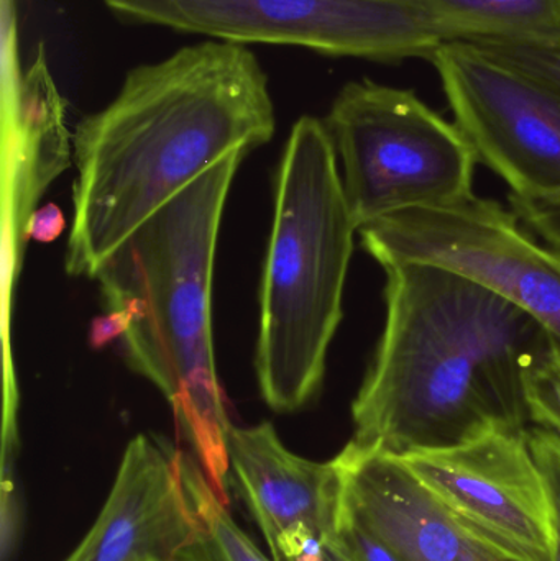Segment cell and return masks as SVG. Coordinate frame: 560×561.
I'll return each instance as SVG.
<instances>
[{
  "instance_id": "15",
  "label": "cell",
  "mask_w": 560,
  "mask_h": 561,
  "mask_svg": "<svg viewBox=\"0 0 560 561\" xmlns=\"http://www.w3.org/2000/svg\"><path fill=\"white\" fill-rule=\"evenodd\" d=\"M181 473L216 561H273L237 526L194 455L180 450Z\"/></svg>"
},
{
  "instance_id": "5",
  "label": "cell",
  "mask_w": 560,
  "mask_h": 561,
  "mask_svg": "<svg viewBox=\"0 0 560 561\" xmlns=\"http://www.w3.org/2000/svg\"><path fill=\"white\" fill-rule=\"evenodd\" d=\"M324 124L358 229L473 194L479 160L472 145L413 92L370 79L348 82Z\"/></svg>"
},
{
  "instance_id": "4",
  "label": "cell",
  "mask_w": 560,
  "mask_h": 561,
  "mask_svg": "<svg viewBox=\"0 0 560 561\" xmlns=\"http://www.w3.org/2000/svg\"><path fill=\"white\" fill-rule=\"evenodd\" d=\"M355 233L331 135L324 121L305 115L279 161L260 289L255 371L273 411H299L321 389Z\"/></svg>"
},
{
  "instance_id": "13",
  "label": "cell",
  "mask_w": 560,
  "mask_h": 561,
  "mask_svg": "<svg viewBox=\"0 0 560 561\" xmlns=\"http://www.w3.org/2000/svg\"><path fill=\"white\" fill-rule=\"evenodd\" d=\"M72 138L65 125V102L53 81L45 49L12 94V249L13 262L22 256L23 239L32 233L35 206L71 158Z\"/></svg>"
},
{
  "instance_id": "14",
  "label": "cell",
  "mask_w": 560,
  "mask_h": 561,
  "mask_svg": "<svg viewBox=\"0 0 560 561\" xmlns=\"http://www.w3.org/2000/svg\"><path fill=\"white\" fill-rule=\"evenodd\" d=\"M446 42H560V0H421Z\"/></svg>"
},
{
  "instance_id": "12",
  "label": "cell",
  "mask_w": 560,
  "mask_h": 561,
  "mask_svg": "<svg viewBox=\"0 0 560 561\" xmlns=\"http://www.w3.org/2000/svg\"><path fill=\"white\" fill-rule=\"evenodd\" d=\"M342 514L400 561H518L470 533L401 458L348 442L335 457Z\"/></svg>"
},
{
  "instance_id": "2",
  "label": "cell",
  "mask_w": 560,
  "mask_h": 561,
  "mask_svg": "<svg viewBox=\"0 0 560 561\" xmlns=\"http://www.w3.org/2000/svg\"><path fill=\"white\" fill-rule=\"evenodd\" d=\"M387 320L352 444L407 457L532 424L526 373L551 343L525 310L423 263L387 266Z\"/></svg>"
},
{
  "instance_id": "9",
  "label": "cell",
  "mask_w": 560,
  "mask_h": 561,
  "mask_svg": "<svg viewBox=\"0 0 560 561\" xmlns=\"http://www.w3.org/2000/svg\"><path fill=\"white\" fill-rule=\"evenodd\" d=\"M526 432L398 458L470 533L512 559L552 561L551 496Z\"/></svg>"
},
{
  "instance_id": "16",
  "label": "cell",
  "mask_w": 560,
  "mask_h": 561,
  "mask_svg": "<svg viewBox=\"0 0 560 561\" xmlns=\"http://www.w3.org/2000/svg\"><path fill=\"white\" fill-rule=\"evenodd\" d=\"M532 424L560 435V345L555 339L526 373Z\"/></svg>"
},
{
  "instance_id": "10",
  "label": "cell",
  "mask_w": 560,
  "mask_h": 561,
  "mask_svg": "<svg viewBox=\"0 0 560 561\" xmlns=\"http://www.w3.org/2000/svg\"><path fill=\"white\" fill-rule=\"evenodd\" d=\"M65 561H216L180 450L148 435L128 442L101 514Z\"/></svg>"
},
{
  "instance_id": "8",
  "label": "cell",
  "mask_w": 560,
  "mask_h": 561,
  "mask_svg": "<svg viewBox=\"0 0 560 561\" xmlns=\"http://www.w3.org/2000/svg\"><path fill=\"white\" fill-rule=\"evenodd\" d=\"M430 61L477 160L508 184L510 194L558 196V89L469 42H444Z\"/></svg>"
},
{
  "instance_id": "1",
  "label": "cell",
  "mask_w": 560,
  "mask_h": 561,
  "mask_svg": "<svg viewBox=\"0 0 560 561\" xmlns=\"http://www.w3.org/2000/svg\"><path fill=\"white\" fill-rule=\"evenodd\" d=\"M268 76L245 45L203 39L140 65L72 135L76 180L66 272L108 259L201 174L272 140Z\"/></svg>"
},
{
  "instance_id": "19",
  "label": "cell",
  "mask_w": 560,
  "mask_h": 561,
  "mask_svg": "<svg viewBox=\"0 0 560 561\" xmlns=\"http://www.w3.org/2000/svg\"><path fill=\"white\" fill-rule=\"evenodd\" d=\"M513 213L552 249L560 250V194L549 197H523L510 194Z\"/></svg>"
},
{
  "instance_id": "7",
  "label": "cell",
  "mask_w": 560,
  "mask_h": 561,
  "mask_svg": "<svg viewBox=\"0 0 560 561\" xmlns=\"http://www.w3.org/2000/svg\"><path fill=\"white\" fill-rule=\"evenodd\" d=\"M381 268L423 263L456 273L535 317L560 345V250L535 242L515 213L476 194L358 229Z\"/></svg>"
},
{
  "instance_id": "6",
  "label": "cell",
  "mask_w": 560,
  "mask_h": 561,
  "mask_svg": "<svg viewBox=\"0 0 560 561\" xmlns=\"http://www.w3.org/2000/svg\"><path fill=\"white\" fill-rule=\"evenodd\" d=\"M117 19L207 39L301 46L334 58H433L443 33L421 0H104Z\"/></svg>"
},
{
  "instance_id": "17",
  "label": "cell",
  "mask_w": 560,
  "mask_h": 561,
  "mask_svg": "<svg viewBox=\"0 0 560 561\" xmlns=\"http://www.w3.org/2000/svg\"><path fill=\"white\" fill-rule=\"evenodd\" d=\"M473 45L499 56L516 68L525 69L560 92V42L518 43L485 39L473 42Z\"/></svg>"
},
{
  "instance_id": "11",
  "label": "cell",
  "mask_w": 560,
  "mask_h": 561,
  "mask_svg": "<svg viewBox=\"0 0 560 561\" xmlns=\"http://www.w3.org/2000/svg\"><path fill=\"white\" fill-rule=\"evenodd\" d=\"M230 473L273 561H328L342 514L338 461L308 460L285 447L270 422L232 427Z\"/></svg>"
},
{
  "instance_id": "3",
  "label": "cell",
  "mask_w": 560,
  "mask_h": 561,
  "mask_svg": "<svg viewBox=\"0 0 560 561\" xmlns=\"http://www.w3.org/2000/svg\"><path fill=\"white\" fill-rule=\"evenodd\" d=\"M247 154L233 151L201 174L94 278L125 359L167 399L226 503L233 425L214 356L213 279L224 209Z\"/></svg>"
},
{
  "instance_id": "18",
  "label": "cell",
  "mask_w": 560,
  "mask_h": 561,
  "mask_svg": "<svg viewBox=\"0 0 560 561\" xmlns=\"http://www.w3.org/2000/svg\"><path fill=\"white\" fill-rule=\"evenodd\" d=\"M526 437L548 484L555 513L556 547L552 561H560V435L549 428L533 425L526 432Z\"/></svg>"
}]
</instances>
